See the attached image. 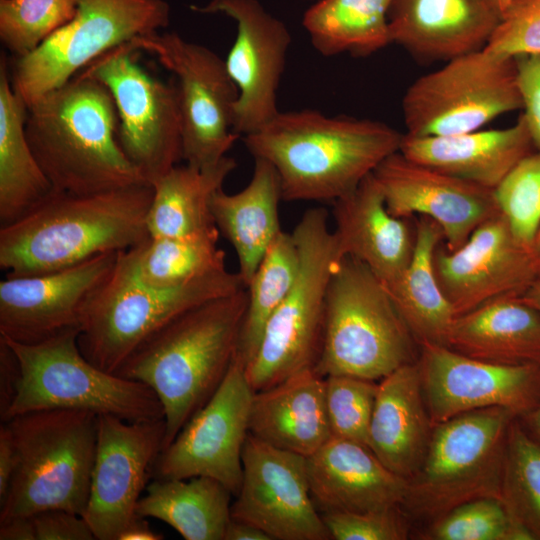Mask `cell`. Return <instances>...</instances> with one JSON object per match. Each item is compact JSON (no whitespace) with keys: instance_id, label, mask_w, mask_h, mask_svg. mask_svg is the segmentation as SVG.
<instances>
[{"instance_id":"obj_1","label":"cell","mask_w":540,"mask_h":540,"mask_svg":"<svg viewBox=\"0 0 540 540\" xmlns=\"http://www.w3.org/2000/svg\"><path fill=\"white\" fill-rule=\"evenodd\" d=\"M402 138L381 121L303 109L279 111L243 142L275 168L283 200L334 202L399 151Z\"/></svg>"},{"instance_id":"obj_2","label":"cell","mask_w":540,"mask_h":540,"mask_svg":"<svg viewBox=\"0 0 540 540\" xmlns=\"http://www.w3.org/2000/svg\"><path fill=\"white\" fill-rule=\"evenodd\" d=\"M247 304L242 288L190 308L152 334L115 373L157 395L165 420L163 449L224 380L238 351Z\"/></svg>"},{"instance_id":"obj_3","label":"cell","mask_w":540,"mask_h":540,"mask_svg":"<svg viewBox=\"0 0 540 540\" xmlns=\"http://www.w3.org/2000/svg\"><path fill=\"white\" fill-rule=\"evenodd\" d=\"M153 186L92 194L54 191L19 219L0 227V267L6 275L58 270L128 250L148 236Z\"/></svg>"},{"instance_id":"obj_4","label":"cell","mask_w":540,"mask_h":540,"mask_svg":"<svg viewBox=\"0 0 540 540\" xmlns=\"http://www.w3.org/2000/svg\"><path fill=\"white\" fill-rule=\"evenodd\" d=\"M118 123L109 90L83 72L28 107L26 136L54 191L92 194L147 183L119 143Z\"/></svg>"},{"instance_id":"obj_5","label":"cell","mask_w":540,"mask_h":540,"mask_svg":"<svg viewBox=\"0 0 540 540\" xmlns=\"http://www.w3.org/2000/svg\"><path fill=\"white\" fill-rule=\"evenodd\" d=\"M4 423L15 445L17 465L0 502V523L50 509L82 515L90 492L98 415L40 410Z\"/></svg>"},{"instance_id":"obj_6","label":"cell","mask_w":540,"mask_h":540,"mask_svg":"<svg viewBox=\"0 0 540 540\" xmlns=\"http://www.w3.org/2000/svg\"><path fill=\"white\" fill-rule=\"evenodd\" d=\"M419 345L383 282L346 256L330 279L321 352L314 370L381 380L418 360Z\"/></svg>"},{"instance_id":"obj_7","label":"cell","mask_w":540,"mask_h":540,"mask_svg":"<svg viewBox=\"0 0 540 540\" xmlns=\"http://www.w3.org/2000/svg\"><path fill=\"white\" fill-rule=\"evenodd\" d=\"M79 333V329L67 330L36 344L0 336L19 367L14 397L1 419L5 422L27 412L52 409L85 410L129 422L164 418L150 387L87 360L78 345Z\"/></svg>"},{"instance_id":"obj_8","label":"cell","mask_w":540,"mask_h":540,"mask_svg":"<svg viewBox=\"0 0 540 540\" xmlns=\"http://www.w3.org/2000/svg\"><path fill=\"white\" fill-rule=\"evenodd\" d=\"M292 235L300 260L296 280L245 365L254 392L314 368L321 352L328 286L341 260L327 211L321 207L305 211Z\"/></svg>"},{"instance_id":"obj_9","label":"cell","mask_w":540,"mask_h":540,"mask_svg":"<svg viewBox=\"0 0 540 540\" xmlns=\"http://www.w3.org/2000/svg\"><path fill=\"white\" fill-rule=\"evenodd\" d=\"M516 417L488 407L435 425L423 463L408 480L406 514L431 524L463 503L501 498L507 433Z\"/></svg>"},{"instance_id":"obj_10","label":"cell","mask_w":540,"mask_h":540,"mask_svg":"<svg viewBox=\"0 0 540 540\" xmlns=\"http://www.w3.org/2000/svg\"><path fill=\"white\" fill-rule=\"evenodd\" d=\"M245 288L227 269L170 289L140 281L120 255L90 299L78 345L92 364L116 373L134 351L172 319L210 299Z\"/></svg>"},{"instance_id":"obj_11","label":"cell","mask_w":540,"mask_h":540,"mask_svg":"<svg viewBox=\"0 0 540 540\" xmlns=\"http://www.w3.org/2000/svg\"><path fill=\"white\" fill-rule=\"evenodd\" d=\"M75 2L72 20L30 53L13 57L11 83L27 107L110 49L166 28L170 22V6L165 0Z\"/></svg>"},{"instance_id":"obj_12","label":"cell","mask_w":540,"mask_h":540,"mask_svg":"<svg viewBox=\"0 0 540 540\" xmlns=\"http://www.w3.org/2000/svg\"><path fill=\"white\" fill-rule=\"evenodd\" d=\"M522 109L515 58L484 49L417 78L402 98L406 134L445 136L481 129Z\"/></svg>"},{"instance_id":"obj_13","label":"cell","mask_w":540,"mask_h":540,"mask_svg":"<svg viewBox=\"0 0 540 540\" xmlns=\"http://www.w3.org/2000/svg\"><path fill=\"white\" fill-rule=\"evenodd\" d=\"M174 76L182 123V160L206 168L221 161L240 137L233 132L238 88L225 61L209 48L175 32H152L131 40Z\"/></svg>"},{"instance_id":"obj_14","label":"cell","mask_w":540,"mask_h":540,"mask_svg":"<svg viewBox=\"0 0 540 540\" xmlns=\"http://www.w3.org/2000/svg\"><path fill=\"white\" fill-rule=\"evenodd\" d=\"M130 42L116 46L82 71L111 93L118 140L145 181L152 184L182 159V123L174 80L164 82L139 65Z\"/></svg>"},{"instance_id":"obj_15","label":"cell","mask_w":540,"mask_h":540,"mask_svg":"<svg viewBox=\"0 0 540 540\" xmlns=\"http://www.w3.org/2000/svg\"><path fill=\"white\" fill-rule=\"evenodd\" d=\"M253 395L245 364L237 353L213 396L159 453L151 478L210 477L235 496L242 483V452Z\"/></svg>"},{"instance_id":"obj_16","label":"cell","mask_w":540,"mask_h":540,"mask_svg":"<svg viewBox=\"0 0 540 540\" xmlns=\"http://www.w3.org/2000/svg\"><path fill=\"white\" fill-rule=\"evenodd\" d=\"M242 464L232 519L258 527L272 540L331 539L311 496L307 457L248 434Z\"/></svg>"},{"instance_id":"obj_17","label":"cell","mask_w":540,"mask_h":540,"mask_svg":"<svg viewBox=\"0 0 540 540\" xmlns=\"http://www.w3.org/2000/svg\"><path fill=\"white\" fill-rule=\"evenodd\" d=\"M164 438V418L129 422L98 415L90 492L82 514L97 540H119L138 517L136 506Z\"/></svg>"},{"instance_id":"obj_18","label":"cell","mask_w":540,"mask_h":540,"mask_svg":"<svg viewBox=\"0 0 540 540\" xmlns=\"http://www.w3.org/2000/svg\"><path fill=\"white\" fill-rule=\"evenodd\" d=\"M417 363L434 426L488 407L509 409L520 418L540 402V365H497L434 344L420 346Z\"/></svg>"},{"instance_id":"obj_19","label":"cell","mask_w":540,"mask_h":540,"mask_svg":"<svg viewBox=\"0 0 540 540\" xmlns=\"http://www.w3.org/2000/svg\"><path fill=\"white\" fill-rule=\"evenodd\" d=\"M190 8L222 13L236 22V38L224 60L239 92L233 132L244 137L257 131L279 113L277 92L291 43L289 30L257 0H210Z\"/></svg>"},{"instance_id":"obj_20","label":"cell","mask_w":540,"mask_h":540,"mask_svg":"<svg viewBox=\"0 0 540 540\" xmlns=\"http://www.w3.org/2000/svg\"><path fill=\"white\" fill-rule=\"evenodd\" d=\"M118 253L97 255L70 267L0 282V336L36 344L81 329L87 305L113 271Z\"/></svg>"},{"instance_id":"obj_21","label":"cell","mask_w":540,"mask_h":540,"mask_svg":"<svg viewBox=\"0 0 540 540\" xmlns=\"http://www.w3.org/2000/svg\"><path fill=\"white\" fill-rule=\"evenodd\" d=\"M433 264L455 317L498 298L521 296L539 278L531 251L516 241L501 213L479 225L458 249L439 245Z\"/></svg>"},{"instance_id":"obj_22","label":"cell","mask_w":540,"mask_h":540,"mask_svg":"<svg viewBox=\"0 0 540 540\" xmlns=\"http://www.w3.org/2000/svg\"><path fill=\"white\" fill-rule=\"evenodd\" d=\"M390 214L427 216L441 227L448 251L461 247L473 231L500 214L494 189L416 162L400 151L373 171Z\"/></svg>"},{"instance_id":"obj_23","label":"cell","mask_w":540,"mask_h":540,"mask_svg":"<svg viewBox=\"0 0 540 540\" xmlns=\"http://www.w3.org/2000/svg\"><path fill=\"white\" fill-rule=\"evenodd\" d=\"M391 44L421 62H447L481 50L500 21L488 0H392Z\"/></svg>"},{"instance_id":"obj_24","label":"cell","mask_w":540,"mask_h":540,"mask_svg":"<svg viewBox=\"0 0 540 540\" xmlns=\"http://www.w3.org/2000/svg\"><path fill=\"white\" fill-rule=\"evenodd\" d=\"M313 501L322 513L403 506L408 480L389 470L366 446L331 437L307 457Z\"/></svg>"},{"instance_id":"obj_25","label":"cell","mask_w":540,"mask_h":540,"mask_svg":"<svg viewBox=\"0 0 540 540\" xmlns=\"http://www.w3.org/2000/svg\"><path fill=\"white\" fill-rule=\"evenodd\" d=\"M333 231L340 259L365 264L384 284L395 281L413 255L414 229L409 218L390 214L373 174L333 202Z\"/></svg>"},{"instance_id":"obj_26","label":"cell","mask_w":540,"mask_h":540,"mask_svg":"<svg viewBox=\"0 0 540 540\" xmlns=\"http://www.w3.org/2000/svg\"><path fill=\"white\" fill-rule=\"evenodd\" d=\"M533 148L521 114L514 125L502 129L421 137L404 133L399 151L411 160L494 189Z\"/></svg>"},{"instance_id":"obj_27","label":"cell","mask_w":540,"mask_h":540,"mask_svg":"<svg viewBox=\"0 0 540 540\" xmlns=\"http://www.w3.org/2000/svg\"><path fill=\"white\" fill-rule=\"evenodd\" d=\"M434 425L417 361L380 380L368 448L392 472L409 480L426 456Z\"/></svg>"},{"instance_id":"obj_28","label":"cell","mask_w":540,"mask_h":540,"mask_svg":"<svg viewBox=\"0 0 540 540\" xmlns=\"http://www.w3.org/2000/svg\"><path fill=\"white\" fill-rule=\"evenodd\" d=\"M249 434L285 451L314 454L332 437L325 378L311 368L254 392Z\"/></svg>"},{"instance_id":"obj_29","label":"cell","mask_w":540,"mask_h":540,"mask_svg":"<svg viewBox=\"0 0 540 540\" xmlns=\"http://www.w3.org/2000/svg\"><path fill=\"white\" fill-rule=\"evenodd\" d=\"M446 347L506 366L540 365V312L507 296L455 317Z\"/></svg>"},{"instance_id":"obj_30","label":"cell","mask_w":540,"mask_h":540,"mask_svg":"<svg viewBox=\"0 0 540 540\" xmlns=\"http://www.w3.org/2000/svg\"><path fill=\"white\" fill-rule=\"evenodd\" d=\"M281 185L275 168L254 158L249 183L239 192L218 190L211 203L219 233L232 245L238 274L247 288L269 245L282 231L279 221Z\"/></svg>"},{"instance_id":"obj_31","label":"cell","mask_w":540,"mask_h":540,"mask_svg":"<svg viewBox=\"0 0 540 540\" xmlns=\"http://www.w3.org/2000/svg\"><path fill=\"white\" fill-rule=\"evenodd\" d=\"M414 227L415 244L409 264L395 281L383 284L419 347L446 346L455 314L439 286L433 264L434 252L444 234L439 224L427 216H418Z\"/></svg>"},{"instance_id":"obj_32","label":"cell","mask_w":540,"mask_h":540,"mask_svg":"<svg viewBox=\"0 0 540 540\" xmlns=\"http://www.w3.org/2000/svg\"><path fill=\"white\" fill-rule=\"evenodd\" d=\"M28 107L13 89L8 61L0 58V222L9 224L46 200L54 189L26 136Z\"/></svg>"},{"instance_id":"obj_33","label":"cell","mask_w":540,"mask_h":540,"mask_svg":"<svg viewBox=\"0 0 540 540\" xmlns=\"http://www.w3.org/2000/svg\"><path fill=\"white\" fill-rule=\"evenodd\" d=\"M236 167V161L225 156L206 168L176 165L154 181L146 221L149 236L186 237L219 232L212 214V198Z\"/></svg>"},{"instance_id":"obj_34","label":"cell","mask_w":540,"mask_h":540,"mask_svg":"<svg viewBox=\"0 0 540 540\" xmlns=\"http://www.w3.org/2000/svg\"><path fill=\"white\" fill-rule=\"evenodd\" d=\"M145 491L136 506L138 517L161 520L186 540H224L233 494L217 480L152 479Z\"/></svg>"},{"instance_id":"obj_35","label":"cell","mask_w":540,"mask_h":540,"mask_svg":"<svg viewBox=\"0 0 540 540\" xmlns=\"http://www.w3.org/2000/svg\"><path fill=\"white\" fill-rule=\"evenodd\" d=\"M391 3L392 0H319L306 10L302 25L321 55L366 57L391 44Z\"/></svg>"},{"instance_id":"obj_36","label":"cell","mask_w":540,"mask_h":540,"mask_svg":"<svg viewBox=\"0 0 540 540\" xmlns=\"http://www.w3.org/2000/svg\"><path fill=\"white\" fill-rule=\"evenodd\" d=\"M218 238L219 232L186 237L148 236L120 255L144 284L170 289L226 269L225 251L218 247Z\"/></svg>"},{"instance_id":"obj_37","label":"cell","mask_w":540,"mask_h":540,"mask_svg":"<svg viewBox=\"0 0 540 540\" xmlns=\"http://www.w3.org/2000/svg\"><path fill=\"white\" fill-rule=\"evenodd\" d=\"M299 262L292 233L282 230L269 245L246 288L248 304L237 351L245 365L255 356L268 320L291 290Z\"/></svg>"},{"instance_id":"obj_38","label":"cell","mask_w":540,"mask_h":540,"mask_svg":"<svg viewBox=\"0 0 540 540\" xmlns=\"http://www.w3.org/2000/svg\"><path fill=\"white\" fill-rule=\"evenodd\" d=\"M501 499L533 540H540V443L516 417L510 424Z\"/></svg>"},{"instance_id":"obj_39","label":"cell","mask_w":540,"mask_h":540,"mask_svg":"<svg viewBox=\"0 0 540 540\" xmlns=\"http://www.w3.org/2000/svg\"><path fill=\"white\" fill-rule=\"evenodd\" d=\"M429 540H533L501 498L475 499L429 524Z\"/></svg>"},{"instance_id":"obj_40","label":"cell","mask_w":540,"mask_h":540,"mask_svg":"<svg viewBox=\"0 0 540 540\" xmlns=\"http://www.w3.org/2000/svg\"><path fill=\"white\" fill-rule=\"evenodd\" d=\"M75 14V0H0L1 43L14 57L23 56Z\"/></svg>"},{"instance_id":"obj_41","label":"cell","mask_w":540,"mask_h":540,"mask_svg":"<svg viewBox=\"0 0 540 540\" xmlns=\"http://www.w3.org/2000/svg\"><path fill=\"white\" fill-rule=\"evenodd\" d=\"M512 235L531 251L540 227V150L523 157L494 188Z\"/></svg>"},{"instance_id":"obj_42","label":"cell","mask_w":540,"mask_h":540,"mask_svg":"<svg viewBox=\"0 0 540 540\" xmlns=\"http://www.w3.org/2000/svg\"><path fill=\"white\" fill-rule=\"evenodd\" d=\"M378 384L347 375L325 377V399L332 437L368 447Z\"/></svg>"},{"instance_id":"obj_43","label":"cell","mask_w":540,"mask_h":540,"mask_svg":"<svg viewBox=\"0 0 540 540\" xmlns=\"http://www.w3.org/2000/svg\"><path fill=\"white\" fill-rule=\"evenodd\" d=\"M504 57L540 54V0H515L483 48Z\"/></svg>"},{"instance_id":"obj_44","label":"cell","mask_w":540,"mask_h":540,"mask_svg":"<svg viewBox=\"0 0 540 540\" xmlns=\"http://www.w3.org/2000/svg\"><path fill=\"white\" fill-rule=\"evenodd\" d=\"M321 515L335 540H404L409 535L408 515L401 507Z\"/></svg>"},{"instance_id":"obj_45","label":"cell","mask_w":540,"mask_h":540,"mask_svg":"<svg viewBox=\"0 0 540 540\" xmlns=\"http://www.w3.org/2000/svg\"><path fill=\"white\" fill-rule=\"evenodd\" d=\"M515 60L522 116L534 148L540 150V54L521 56Z\"/></svg>"},{"instance_id":"obj_46","label":"cell","mask_w":540,"mask_h":540,"mask_svg":"<svg viewBox=\"0 0 540 540\" xmlns=\"http://www.w3.org/2000/svg\"><path fill=\"white\" fill-rule=\"evenodd\" d=\"M36 540H93L92 529L82 515L50 509L32 516Z\"/></svg>"},{"instance_id":"obj_47","label":"cell","mask_w":540,"mask_h":540,"mask_svg":"<svg viewBox=\"0 0 540 540\" xmlns=\"http://www.w3.org/2000/svg\"><path fill=\"white\" fill-rule=\"evenodd\" d=\"M0 415L8 409L19 376V367L12 349L0 339Z\"/></svg>"},{"instance_id":"obj_48","label":"cell","mask_w":540,"mask_h":540,"mask_svg":"<svg viewBox=\"0 0 540 540\" xmlns=\"http://www.w3.org/2000/svg\"><path fill=\"white\" fill-rule=\"evenodd\" d=\"M17 465V454L11 433L5 423L0 426V502L5 498Z\"/></svg>"},{"instance_id":"obj_49","label":"cell","mask_w":540,"mask_h":540,"mask_svg":"<svg viewBox=\"0 0 540 540\" xmlns=\"http://www.w3.org/2000/svg\"><path fill=\"white\" fill-rule=\"evenodd\" d=\"M0 540H36L32 517L14 518L0 523Z\"/></svg>"},{"instance_id":"obj_50","label":"cell","mask_w":540,"mask_h":540,"mask_svg":"<svg viewBox=\"0 0 540 540\" xmlns=\"http://www.w3.org/2000/svg\"><path fill=\"white\" fill-rule=\"evenodd\" d=\"M224 540H272L271 537L258 527L239 520L232 519L227 525Z\"/></svg>"},{"instance_id":"obj_51","label":"cell","mask_w":540,"mask_h":540,"mask_svg":"<svg viewBox=\"0 0 540 540\" xmlns=\"http://www.w3.org/2000/svg\"><path fill=\"white\" fill-rule=\"evenodd\" d=\"M164 536L154 532L145 518L137 517L120 535L119 540H161Z\"/></svg>"},{"instance_id":"obj_52","label":"cell","mask_w":540,"mask_h":540,"mask_svg":"<svg viewBox=\"0 0 540 540\" xmlns=\"http://www.w3.org/2000/svg\"><path fill=\"white\" fill-rule=\"evenodd\" d=\"M519 419L530 435L540 443V402L532 411Z\"/></svg>"},{"instance_id":"obj_53","label":"cell","mask_w":540,"mask_h":540,"mask_svg":"<svg viewBox=\"0 0 540 540\" xmlns=\"http://www.w3.org/2000/svg\"><path fill=\"white\" fill-rule=\"evenodd\" d=\"M519 297L540 312V278H537Z\"/></svg>"},{"instance_id":"obj_54","label":"cell","mask_w":540,"mask_h":540,"mask_svg":"<svg viewBox=\"0 0 540 540\" xmlns=\"http://www.w3.org/2000/svg\"><path fill=\"white\" fill-rule=\"evenodd\" d=\"M532 256L534 258V262L538 271V275L540 278V227L539 230L535 236L532 249H531Z\"/></svg>"},{"instance_id":"obj_55","label":"cell","mask_w":540,"mask_h":540,"mask_svg":"<svg viewBox=\"0 0 540 540\" xmlns=\"http://www.w3.org/2000/svg\"><path fill=\"white\" fill-rule=\"evenodd\" d=\"M491 6L496 10L500 15H502L510 8V6L515 2V0H488Z\"/></svg>"}]
</instances>
